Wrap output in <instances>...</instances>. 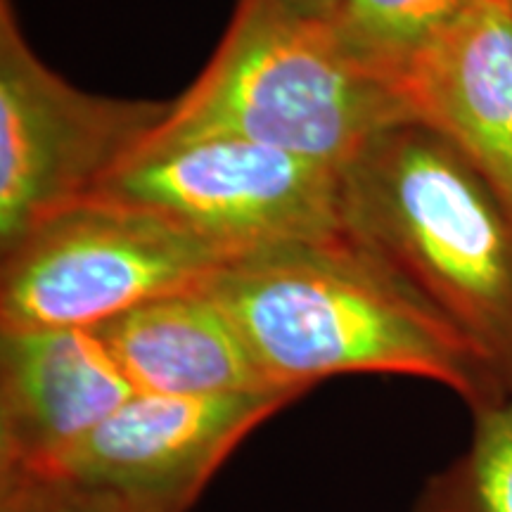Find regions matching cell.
<instances>
[{
    "label": "cell",
    "mask_w": 512,
    "mask_h": 512,
    "mask_svg": "<svg viewBox=\"0 0 512 512\" xmlns=\"http://www.w3.org/2000/svg\"><path fill=\"white\" fill-rule=\"evenodd\" d=\"M207 290L275 387L370 373L437 382L470 413L510 399L494 366L344 228L235 256Z\"/></svg>",
    "instance_id": "obj_1"
},
{
    "label": "cell",
    "mask_w": 512,
    "mask_h": 512,
    "mask_svg": "<svg viewBox=\"0 0 512 512\" xmlns=\"http://www.w3.org/2000/svg\"><path fill=\"white\" fill-rule=\"evenodd\" d=\"M342 223L512 396V211L475 166L420 121L389 126L342 169Z\"/></svg>",
    "instance_id": "obj_2"
},
{
    "label": "cell",
    "mask_w": 512,
    "mask_h": 512,
    "mask_svg": "<svg viewBox=\"0 0 512 512\" xmlns=\"http://www.w3.org/2000/svg\"><path fill=\"white\" fill-rule=\"evenodd\" d=\"M401 121L413 117L399 86L356 60L335 24L283 0H240L216 55L140 150L230 136L344 169Z\"/></svg>",
    "instance_id": "obj_3"
},
{
    "label": "cell",
    "mask_w": 512,
    "mask_h": 512,
    "mask_svg": "<svg viewBox=\"0 0 512 512\" xmlns=\"http://www.w3.org/2000/svg\"><path fill=\"white\" fill-rule=\"evenodd\" d=\"M230 259L152 211L88 195L3 252L0 330L98 328L152 299L207 285Z\"/></svg>",
    "instance_id": "obj_4"
},
{
    "label": "cell",
    "mask_w": 512,
    "mask_h": 512,
    "mask_svg": "<svg viewBox=\"0 0 512 512\" xmlns=\"http://www.w3.org/2000/svg\"><path fill=\"white\" fill-rule=\"evenodd\" d=\"M93 195L152 211L230 256L344 228L342 166L230 136L140 150Z\"/></svg>",
    "instance_id": "obj_5"
},
{
    "label": "cell",
    "mask_w": 512,
    "mask_h": 512,
    "mask_svg": "<svg viewBox=\"0 0 512 512\" xmlns=\"http://www.w3.org/2000/svg\"><path fill=\"white\" fill-rule=\"evenodd\" d=\"M171 102L83 93L38 60L0 0V252L93 195L157 131Z\"/></svg>",
    "instance_id": "obj_6"
},
{
    "label": "cell",
    "mask_w": 512,
    "mask_h": 512,
    "mask_svg": "<svg viewBox=\"0 0 512 512\" xmlns=\"http://www.w3.org/2000/svg\"><path fill=\"white\" fill-rule=\"evenodd\" d=\"M306 392L266 387L214 396L133 394L34 482L57 484L124 512H188L230 453Z\"/></svg>",
    "instance_id": "obj_7"
},
{
    "label": "cell",
    "mask_w": 512,
    "mask_h": 512,
    "mask_svg": "<svg viewBox=\"0 0 512 512\" xmlns=\"http://www.w3.org/2000/svg\"><path fill=\"white\" fill-rule=\"evenodd\" d=\"M133 394L95 328L0 330V484L46 477Z\"/></svg>",
    "instance_id": "obj_8"
},
{
    "label": "cell",
    "mask_w": 512,
    "mask_h": 512,
    "mask_svg": "<svg viewBox=\"0 0 512 512\" xmlns=\"http://www.w3.org/2000/svg\"><path fill=\"white\" fill-rule=\"evenodd\" d=\"M399 88L512 211V3L472 0L415 55Z\"/></svg>",
    "instance_id": "obj_9"
},
{
    "label": "cell",
    "mask_w": 512,
    "mask_h": 512,
    "mask_svg": "<svg viewBox=\"0 0 512 512\" xmlns=\"http://www.w3.org/2000/svg\"><path fill=\"white\" fill-rule=\"evenodd\" d=\"M95 332L136 394L214 396L275 387L207 285L140 304Z\"/></svg>",
    "instance_id": "obj_10"
},
{
    "label": "cell",
    "mask_w": 512,
    "mask_h": 512,
    "mask_svg": "<svg viewBox=\"0 0 512 512\" xmlns=\"http://www.w3.org/2000/svg\"><path fill=\"white\" fill-rule=\"evenodd\" d=\"M413 512H512V396L472 413L463 453L427 479Z\"/></svg>",
    "instance_id": "obj_11"
},
{
    "label": "cell",
    "mask_w": 512,
    "mask_h": 512,
    "mask_svg": "<svg viewBox=\"0 0 512 512\" xmlns=\"http://www.w3.org/2000/svg\"><path fill=\"white\" fill-rule=\"evenodd\" d=\"M470 3L472 0H342L332 24L356 60L399 86L401 74L415 55Z\"/></svg>",
    "instance_id": "obj_12"
},
{
    "label": "cell",
    "mask_w": 512,
    "mask_h": 512,
    "mask_svg": "<svg viewBox=\"0 0 512 512\" xmlns=\"http://www.w3.org/2000/svg\"><path fill=\"white\" fill-rule=\"evenodd\" d=\"M0 512H124L50 482L0 484Z\"/></svg>",
    "instance_id": "obj_13"
},
{
    "label": "cell",
    "mask_w": 512,
    "mask_h": 512,
    "mask_svg": "<svg viewBox=\"0 0 512 512\" xmlns=\"http://www.w3.org/2000/svg\"><path fill=\"white\" fill-rule=\"evenodd\" d=\"M283 3L309 17L325 19V22H335L339 8H342V0H283Z\"/></svg>",
    "instance_id": "obj_14"
},
{
    "label": "cell",
    "mask_w": 512,
    "mask_h": 512,
    "mask_svg": "<svg viewBox=\"0 0 512 512\" xmlns=\"http://www.w3.org/2000/svg\"><path fill=\"white\" fill-rule=\"evenodd\" d=\"M510 3H512V0H510Z\"/></svg>",
    "instance_id": "obj_15"
}]
</instances>
